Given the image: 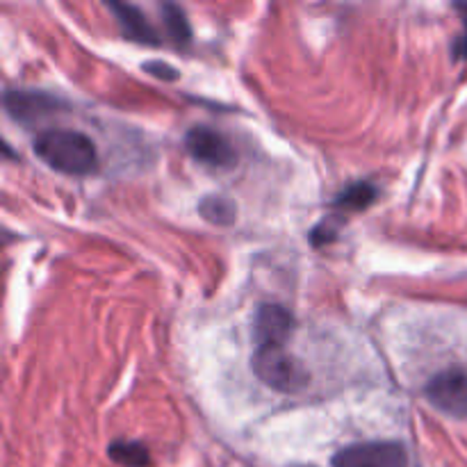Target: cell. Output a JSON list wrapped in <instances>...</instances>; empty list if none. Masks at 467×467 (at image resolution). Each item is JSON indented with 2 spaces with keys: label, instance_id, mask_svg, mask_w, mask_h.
<instances>
[{
  "label": "cell",
  "instance_id": "obj_7",
  "mask_svg": "<svg viewBox=\"0 0 467 467\" xmlns=\"http://www.w3.org/2000/svg\"><path fill=\"white\" fill-rule=\"evenodd\" d=\"M292 333V315L278 304H265L255 315V345L285 347Z\"/></svg>",
  "mask_w": 467,
  "mask_h": 467
},
{
  "label": "cell",
  "instance_id": "obj_1",
  "mask_svg": "<svg viewBox=\"0 0 467 467\" xmlns=\"http://www.w3.org/2000/svg\"><path fill=\"white\" fill-rule=\"evenodd\" d=\"M35 153L55 171L68 176H87L99 164L96 146L85 132L53 128L44 130L35 140Z\"/></svg>",
  "mask_w": 467,
  "mask_h": 467
},
{
  "label": "cell",
  "instance_id": "obj_14",
  "mask_svg": "<svg viewBox=\"0 0 467 467\" xmlns=\"http://www.w3.org/2000/svg\"><path fill=\"white\" fill-rule=\"evenodd\" d=\"M144 71L150 73V76L160 78V80H176L178 78L176 68L169 67V64H164V62H146Z\"/></svg>",
  "mask_w": 467,
  "mask_h": 467
},
{
  "label": "cell",
  "instance_id": "obj_15",
  "mask_svg": "<svg viewBox=\"0 0 467 467\" xmlns=\"http://www.w3.org/2000/svg\"><path fill=\"white\" fill-rule=\"evenodd\" d=\"M456 9H459L461 18H463V35H461V39L454 44V57L467 59V3H459Z\"/></svg>",
  "mask_w": 467,
  "mask_h": 467
},
{
  "label": "cell",
  "instance_id": "obj_8",
  "mask_svg": "<svg viewBox=\"0 0 467 467\" xmlns=\"http://www.w3.org/2000/svg\"><path fill=\"white\" fill-rule=\"evenodd\" d=\"M108 7L112 9L114 18H117L119 27L126 35V39L140 41V44H160V36L155 32V27L146 21V16L141 14L140 7L128 3H108Z\"/></svg>",
  "mask_w": 467,
  "mask_h": 467
},
{
  "label": "cell",
  "instance_id": "obj_6",
  "mask_svg": "<svg viewBox=\"0 0 467 467\" xmlns=\"http://www.w3.org/2000/svg\"><path fill=\"white\" fill-rule=\"evenodd\" d=\"M59 100L55 96L44 94V91L30 89H9L5 94V109L14 121L36 123L41 119L57 112Z\"/></svg>",
  "mask_w": 467,
  "mask_h": 467
},
{
  "label": "cell",
  "instance_id": "obj_11",
  "mask_svg": "<svg viewBox=\"0 0 467 467\" xmlns=\"http://www.w3.org/2000/svg\"><path fill=\"white\" fill-rule=\"evenodd\" d=\"M199 213L205 222L217 223V226H231L235 219V205L226 196H205L199 203Z\"/></svg>",
  "mask_w": 467,
  "mask_h": 467
},
{
  "label": "cell",
  "instance_id": "obj_5",
  "mask_svg": "<svg viewBox=\"0 0 467 467\" xmlns=\"http://www.w3.org/2000/svg\"><path fill=\"white\" fill-rule=\"evenodd\" d=\"M185 149L199 162L214 169H228L235 164L237 155L231 141L210 126H194L185 135Z\"/></svg>",
  "mask_w": 467,
  "mask_h": 467
},
{
  "label": "cell",
  "instance_id": "obj_3",
  "mask_svg": "<svg viewBox=\"0 0 467 467\" xmlns=\"http://www.w3.org/2000/svg\"><path fill=\"white\" fill-rule=\"evenodd\" d=\"M427 400L451 418L467 420V372L461 368H447L429 379L424 388Z\"/></svg>",
  "mask_w": 467,
  "mask_h": 467
},
{
  "label": "cell",
  "instance_id": "obj_10",
  "mask_svg": "<svg viewBox=\"0 0 467 467\" xmlns=\"http://www.w3.org/2000/svg\"><path fill=\"white\" fill-rule=\"evenodd\" d=\"M379 190L369 182H354L347 187L340 196L336 199V208L340 210H365L377 201Z\"/></svg>",
  "mask_w": 467,
  "mask_h": 467
},
{
  "label": "cell",
  "instance_id": "obj_12",
  "mask_svg": "<svg viewBox=\"0 0 467 467\" xmlns=\"http://www.w3.org/2000/svg\"><path fill=\"white\" fill-rule=\"evenodd\" d=\"M162 21L164 27H167V35L176 41L178 46H185L192 41V27L187 23L185 12H182L178 5L167 3L162 5Z\"/></svg>",
  "mask_w": 467,
  "mask_h": 467
},
{
  "label": "cell",
  "instance_id": "obj_9",
  "mask_svg": "<svg viewBox=\"0 0 467 467\" xmlns=\"http://www.w3.org/2000/svg\"><path fill=\"white\" fill-rule=\"evenodd\" d=\"M108 456L121 467H146L150 463L149 450L135 441H117L108 447Z\"/></svg>",
  "mask_w": 467,
  "mask_h": 467
},
{
  "label": "cell",
  "instance_id": "obj_2",
  "mask_svg": "<svg viewBox=\"0 0 467 467\" xmlns=\"http://www.w3.org/2000/svg\"><path fill=\"white\" fill-rule=\"evenodd\" d=\"M254 372L265 386L278 392H296L308 381V372L285 347H258L254 354Z\"/></svg>",
  "mask_w": 467,
  "mask_h": 467
},
{
  "label": "cell",
  "instance_id": "obj_4",
  "mask_svg": "<svg viewBox=\"0 0 467 467\" xmlns=\"http://www.w3.org/2000/svg\"><path fill=\"white\" fill-rule=\"evenodd\" d=\"M333 467H409V456L400 442H358L337 451Z\"/></svg>",
  "mask_w": 467,
  "mask_h": 467
},
{
  "label": "cell",
  "instance_id": "obj_13",
  "mask_svg": "<svg viewBox=\"0 0 467 467\" xmlns=\"http://www.w3.org/2000/svg\"><path fill=\"white\" fill-rule=\"evenodd\" d=\"M342 223H345V217H327L324 222H319L317 226L313 228V233H310V242H313L315 246L328 244V242H333L337 237Z\"/></svg>",
  "mask_w": 467,
  "mask_h": 467
}]
</instances>
